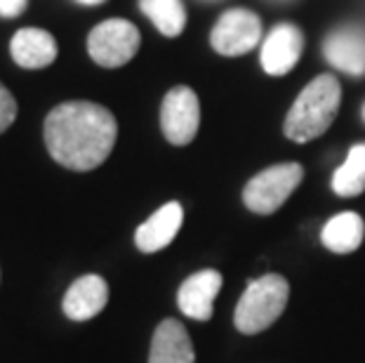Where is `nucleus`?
Returning <instances> with one entry per match:
<instances>
[{
  "mask_svg": "<svg viewBox=\"0 0 365 363\" xmlns=\"http://www.w3.org/2000/svg\"><path fill=\"white\" fill-rule=\"evenodd\" d=\"M287 297L290 285L281 274H264L262 279L250 281L238 300L234 314L236 328L243 335H257L267 330L285 312Z\"/></svg>",
  "mask_w": 365,
  "mask_h": 363,
  "instance_id": "nucleus-3",
  "label": "nucleus"
},
{
  "mask_svg": "<svg viewBox=\"0 0 365 363\" xmlns=\"http://www.w3.org/2000/svg\"><path fill=\"white\" fill-rule=\"evenodd\" d=\"M222 288V274L215 269H203L189 276L177 292V305L182 314L193 321H210L212 319L215 297Z\"/></svg>",
  "mask_w": 365,
  "mask_h": 363,
  "instance_id": "nucleus-10",
  "label": "nucleus"
},
{
  "mask_svg": "<svg viewBox=\"0 0 365 363\" xmlns=\"http://www.w3.org/2000/svg\"><path fill=\"white\" fill-rule=\"evenodd\" d=\"M363 118H365V106H363Z\"/></svg>",
  "mask_w": 365,
  "mask_h": 363,
  "instance_id": "nucleus-21",
  "label": "nucleus"
},
{
  "mask_svg": "<svg viewBox=\"0 0 365 363\" xmlns=\"http://www.w3.org/2000/svg\"><path fill=\"white\" fill-rule=\"evenodd\" d=\"M142 38L137 26L128 19H106L97 24L88 36V52L99 66L118 68L137 55Z\"/></svg>",
  "mask_w": 365,
  "mask_h": 363,
  "instance_id": "nucleus-5",
  "label": "nucleus"
},
{
  "mask_svg": "<svg viewBox=\"0 0 365 363\" xmlns=\"http://www.w3.org/2000/svg\"><path fill=\"white\" fill-rule=\"evenodd\" d=\"M365 238V224L359 213H339L321 231V241L328 250L346 255L361 248Z\"/></svg>",
  "mask_w": 365,
  "mask_h": 363,
  "instance_id": "nucleus-15",
  "label": "nucleus"
},
{
  "mask_svg": "<svg viewBox=\"0 0 365 363\" xmlns=\"http://www.w3.org/2000/svg\"><path fill=\"white\" fill-rule=\"evenodd\" d=\"M14 118H17V102L10 95V90L0 83V133H5L14 123Z\"/></svg>",
  "mask_w": 365,
  "mask_h": 363,
  "instance_id": "nucleus-18",
  "label": "nucleus"
},
{
  "mask_svg": "<svg viewBox=\"0 0 365 363\" xmlns=\"http://www.w3.org/2000/svg\"><path fill=\"white\" fill-rule=\"evenodd\" d=\"M302 48H304V36L294 24H276L271 34L264 38L262 45V68L269 76H285L299 61Z\"/></svg>",
  "mask_w": 365,
  "mask_h": 363,
  "instance_id": "nucleus-8",
  "label": "nucleus"
},
{
  "mask_svg": "<svg viewBox=\"0 0 365 363\" xmlns=\"http://www.w3.org/2000/svg\"><path fill=\"white\" fill-rule=\"evenodd\" d=\"M78 3H83V5H99V3H104V0H78Z\"/></svg>",
  "mask_w": 365,
  "mask_h": 363,
  "instance_id": "nucleus-20",
  "label": "nucleus"
},
{
  "mask_svg": "<svg viewBox=\"0 0 365 363\" xmlns=\"http://www.w3.org/2000/svg\"><path fill=\"white\" fill-rule=\"evenodd\" d=\"M45 144L50 156L76 173L95 170L113 151L118 123L106 106L95 102H64L45 118Z\"/></svg>",
  "mask_w": 365,
  "mask_h": 363,
  "instance_id": "nucleus-1",
  "label": "nucleus"
},
{
  "mask_svg": "<svg viewBox=\"0 0 365 363\" xmlns=\"http://www.w3.org/2000/svg\"><path fill=\"white\" fill-rule=\"evenodd\" d=\"M139 7L168 38H177L186 26V10L182 0H139Z\"/></svg>",
  "mask_w": 365,
  "mask_h": 363,
  "instance_id": "nucleus-17",
  "label": "nucleus"
},
{
  "mask_svg": "<svg viewBox=\"0 0 365 363\" xmlns=\"http://www.w3.org/2000/svg\"><path fill=\"white\" fill-rule=\"evenodd\" d=\"M149 363H196L191 337L180 321L165 319L158 323L151 339Z\"/></svg>",
  "mask_w": 365,
  "mask_h": 363,
  "instance_id": "nucleus-13",
  "label": "nucleus"
},
{
  "mask_svg": "<svg viewBox=\"0 0 365 363\" xmlns=\"http://www.w3.org/2000/svg\"><path fill=\"white\" fill-rule=\"evenodd\" d=\"M106 302H108L106 281L97 274H85L78 281H73L71 288L66 290L61 309H64L66 319L71 321H90L97 314L104 312Z\"/></svg>",
  "mask_w": 365,
  "mask_h": 363,
  "instance_id": "nucleus-11",
  "label": "nucleus"
},
{
  "mask_svg": "<svg viewBox=\"0 0 365 363\" xmlns=\"http://www.w3.org/2000/svg\"><path fill=\"white\" fill-rule=\"evenodd\" d=\"M304 170L299 163H281L262 170L243 189V203L257 215H271L281 208L299 187Z\"/></svg>",
  "mask_w": 365,
  "mask_h": 363,
  "instance_id": "nucleus-4",
  "label": "nucleus"
},
{
  "mask_svg": "<svg viewBox=\"0 0 365 363\" xmlns=\"http://www.w3.org/2000/svg\"><path fill=\"white\" fill-rule=\"evenodd\" d=\"M323 52L335 68L359 78L365 73V29L356 24L335 29L325 38Z\"/></svg>",
  "mask_w": 365,
  "mask_h": 363,
  "instance_id": "nucleus-9",
  "label": "nucleus"
},
{
  "mask_svg": "<svg viewBox=\"0 0 365 363\" xmlns=\"http://www.w3.org/2000/svg\"><path fill=\"white\" fill-rule=\"evenodd\" d=\"M10 55L24 68H45L57 59V41L43 29H21L12 36Z\"/></svg>",
  "mask_w": 365,
  "mask_h": 363,
  "instance_id": "nucleus-14",
  "label": "nucleus"
},
{
  "mask_svg": "<svg viewBox=\"0 0 365 363\" xmlns=\"http://www.w3.org/2000/svg\"><path fill=\"white\" fill-rule=\"evenodd\" d=\"M341 102V85L335 76H316V78L302 90L297 102L287 111L285 137L292 142H312L321 137L332 126Z\"/></svg>",
  "mask_w": 365,
  "mask_h": 363,
  "instance_id": "nucleus-2",
  "label": "nucleus"
},
{
  "mask_svg": "<svg viewBox=\"0 0 365 363\" xmlns=\"http://www.w3.org/2000/svg\"><path fill=\"white\" fill-rule=\"evenodd\" d=\"M332 191L337 196L351 198L365 191V144H356L346 160L332 175Z\"/></svg>",
  "mask_w": 365,
  "mask_h": 363,
  "instance_id": "nucleus-16",
  "label": "nucleus"
},
{
  "mask_svg": "<svg viewBox=\"0 0 365 363\" xmlns=\"http://www.w3.org/2000/svg\"><path fill=\"white\" fill-rule=\"evenodd\" d=\"M200 126V102L198 95L186 85L173 88L163 99L160 106V128L165 140L175 146L193 142Z\"/></svg>",
  "mask_w": 365,
  "mask_h": 363,
  "instance_id": "nucleus-6",
  "label": "nucleus"
},
{
  "mask_svg": "<svg viewBox=\"0 0 365 363\" xmlns=\"http://www.w3.org/2000/svg\"><path fill=\"white\" fill-rule=\"evenodd\" d=\"M26 5H29V0H0V17H5V19L19 17V14L26 10Z\"/></svg>",
  "mask_w": 365,
  "mask_h": 363,
  "instance_id": "nucleus-19",
  "label": "nucleus"
},
{
  "mask_svg": "<svg viewBox=\"0 0 365 363\" xmlns=\"http://www.w3.org/2000/svg\"><path fill=\"white\" fill-rule=\"evenodd\" d=\"M262 38V19L250 10L236 7L224 12L212 29L210 43L224 57H240L250 52Z\"/></svg>",
  "mask_w": 365,
  "mask_h": 363,
  "instance_id": "nucleus-7",
  "label": "nucleus"
},
{
  "mask_svg": "<svg viewBox=\"0 0 365 363\" xmlns=\"http://www.w3.org/2000/svg\"><path fill=\"white\" fill-rule=\"evenodd\" d=\"M182 220H184V210L177 200L158 208L149 220L137 227L135 231L137 248L142 252H158L163 248H168L175 241V236L180 234Z\"/></svg>",
  "mask_w": 365,
  "mask_h": 363,
  "instance_id": "nucleus-12",
  "label": "nucleus"
}]
</instances>
